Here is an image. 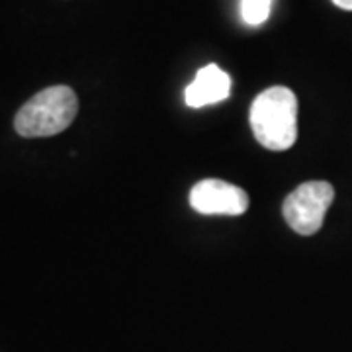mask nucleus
Returning <instances> with one entry per match:
<instances>
[{"instance_id":"obj_1","label":"nucleus","mask_w":352,"mask_h":352,"mask_svg":"<svg viewBox=\"0 0 352 352\" xmlns=\"http://www.w3.org/2000/svg\"><path fill=\"white\" fill-rule=\"evenodd\" d=\"M251 129L270 151H286L298 139V98L286 87L263 90L251 106Z\"/></svg>"},{"instance_id":"obj_2","label":"nucleus","mask_w":352,"mask_h":352,"mask_svg":"<svg viewBox=\"0 0 352 352\" xmlns=\"http://www.w3.org/2000/svg\"><path fill=\"white\" fill-rule=\"evenodd\" d=\"M78 113V100L73 88L50 87L32 96L18 110L14 127L22 138H51L65 131Z\"/></svg>"},{"instance_id":"obj_3","label":"nucleus","mask_w":352,"mask_h":352,"mask_svg":"<svg viewBox=\"0 0 352 352\" xmlns=\"http://www.w3.org/2000/svg\"><path fill=\"white\" fill-rule=\"evenodd\" d=\"M335 200V188L329 182H303L284 200L282 214L288 226L300 235H315L325 221V214Z\"/></svg>"},{"instance_id":"obj_4","label":"nucleus","mask_w":352,"mask_h":352,"mask_svg":"<svg viewBox=\"0 0 352 352\" xmlns=\"http://www.w3.org/2000/svg\"><path fill=\"white\" fill-rule=\"evenodd\" d=\"M190 206L201 215H243L249 210V194L226 180L206 178L190 190Z\"/></svg>"},{"instance_id":"obj_5","label":"nucleus","mask_w":352,"mask_h":352,"mask_svg":"<svg viewBox=\"0 0 352 352\" xmlns=\"http://www.w3.org/2000/svg\"><path fill=\"white\" fill-rule=\"evenodd\" d=\"M231 94V78L217 65L201 67L196 78L186 88V104L190 108H204L223 102Z\"/></svg>"},{"instance_id":"obj_6","label":"nucleus","mask_w":352,"mask_h":352,"mask_svg":"<svg viewBox=\"0 0 352 352\" xmlns=\"http://www.w3.org/2000/svg\"><path fill=\"white\" fill-rule=\"evenodd\" d=\"M272 0H243L241 2V16L249 25H261L270 16Z\"/></svg>"},{"instance_id":"obj_7","label":"nucleus","mask_w":352,"mask_h":352,"mask_svg":"<svg viewBox=\"0 0 352 352\" xmlns=\"http://www.w3.org/2000/svg\"><path fill=\"white\" fill-rule=\"evenodd\" d=\"M342 10H352V0H333Z\"/></svg>"}]
</instances>
